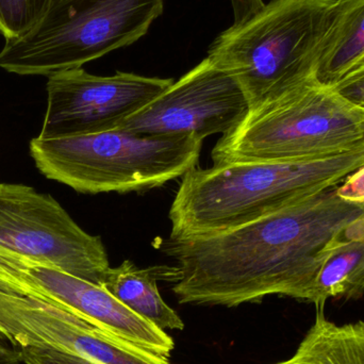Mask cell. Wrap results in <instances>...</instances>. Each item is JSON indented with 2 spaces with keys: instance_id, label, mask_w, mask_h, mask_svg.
<instances>
[{
  "instance_id": "6da1fadb",
  "label": "cell",
  "mask_w": 364,
  "mask_h": 364,
  "mask_svg": "<svg viewBox=\"0 0 364 364\" xmlns=\"http://www.w3.org/2000/svg\"><path fill=\"white\" fill-rule=\"evenodd\" d=\"M364 203L335 188L222 232L166 240L174 258L173 292L181 304L237 307L271 295L305 301L333 244Z\"/></svg>"
},
{
  "instance_id": "7a4b0ae2",
  "label": "cell",
  "mask_w": 364,
  "mask_h": 364,
  "mask_svg": "<svg viewBox=\"0 0 364 364\" xmlns=\"http://www.w3.org/2000/svg\"><path fill=\"white\" fill-rule=\"evenodd\" d=\"M364 166V146L290 161L233 162L194 168L171 205V239H191L247 224L341 183Z\"/></svg>"
},
{
  "instance_id": "3957f363",
  "label": "cell",
  "mask_w": 364,
  "mask_h": 364,
  "mask_svg": "<svg viewBox=\"0 0 364 364\" xmlns=\"http://www.w3.org/2000/svg\"><path fill=\"white\" fill-rule=\"evenodd\" d=\"M336 0H272L222 32L207 59L233 77L250 109L318 80Z\"/></svg>"
},
{
  "instance_id": "277c9868",
  "label": "cell",
  "mask_w": 364,
  "mask_h": 364,
  "mask_svg": "<svg viewBox=\"0 0 364 364\" xmlns=\"http://www.w3.org/2000/svg\"><path fill=\"white\" fill-rule=\"evenodd\" d=\"M203 140L143 136L122 129L30 141V155L46 178L83 194L144 192L196 168Z\"/></svg>"
},
{
  "instance_id": "5b68a950",
  "label": "cell",
  "mask_w": 364,
  "mask_h": 364,
  "mask_svg": "<svg viewBox=\"0 0 364 364\" xmlns=\"http://www.w3.org/2000/svg\"><path fill=\"white\" fill-rule=\"evenodd\" d=\"M364 146V111L331 85L316 81L250 109L220 136L213 164L290 161L341 155Z\"/></svg>"
},
{
  "instance_id": "8992f818",
  "label": "cell",
  "mask_w": 364,
  "mask_h": 364,
  "mask_svg": "<svg viewBox=\"0 0 364 364\" xmlns=\"http://www.w3.org/2000/svg\"><path fill=\"white\" fill-rule=\"evenodd\" d=\"M164 10V0H53L30 31L6 41L0 68L49 77L82 68L140 40Z\"/></svg>"
},
{
  "instance_id": "52a82bcc",
  "label": "cell",
  "mask_w": 364,
  "mask_h": 364,
  "mask_svg": "<svg viewBox=\"0 0 364 364\" xmlns=\"http://www.w3.org/2000/svg\"><path fill=\"white\" fill-rule=\"evenodd\" d=\"M0 252L104 284L110 269L102 237L83 230L51 195L0 182Z\"/></svg>"
},
{
  "instance_id": "ba28073f",
  "label": "cell",
  "mask_w": 364,
  "mask_h": 364,
  "mask_svg": "<svg viewBox=\"0 0 364 364\" xmlns=\"http://www.w3.org/2000/svg\"><path fill=\"white\" fill-rule=\"evenodd\" d=\"M0 286L57 306L161 358H170L174 350V340L166 331L136 316L104 287L53 265L0 252Z\"/></svg>"
},
{
  "instance_id": "9c48e42d",
  "label": "cell",
  "mask_w": 364,
  "mask_h": 364,
  "mask_svg": "<svg viewBox=\"0 0 364 364\" xmlns=\"http://www.w3.org/2000/svg\"><path fill=\"white\" fill-rule=\"evenodd\" d=\"M47 78L46 114L38 136L42 140L115 129L174 82L125 72L96 76L82 68Z\"/></svg>"
},
{
  "instance_id": "30bf717a",
  "label": "cell",
  "mask_w": 364,
  "mask_h": 364,
  "mask_svg": "<svg viewBox=\"0 0 364 364\" xmlns=\"http://www.w3.org/2000/svg\"><path fill=\"white\" fill-rule=\"evenodd\" d=\"M248 110L237 81L205 58L115 129L143 136H194L203 141L235 129Z\"/></svg>"
},
{
  "instance_id": "8fae6325",
  "label": "cell",
  "mask_w": 364,
  "mask_h": 364,
  "mask_svg": "<svg viewBox=\"0 0 364 364\" xmlns=\"http://www.w3.org/2000/svg\"><path fill=\"white\" fill-rule=\"evenodd\" d=\"M172 267L141 269L125 260L110 267L104 287L111 295L136 316L149 321L162 331H183L184 323L160 295L158 278L171 280Z\"/></svg>"
},
{
  "instance_id": "7c38bea8",
  "label": "cell",
  "mask_w": 364,
  "mask_h": 364,
  "mask_svg": "<svg viewBox=\"0 0 364 364\" xmlns=\"http://www.w3.org/2000/svg\"><path fill=\"white\" fill-rule=\"evenodd\" d=\"M363 295L364 216L333 244L304 301L325 305L329 299H360Z\"/></svg>"
},
{
  "instance_id": "4fadbf2b",
  "label": "cell",
  "mask_w": 364,
  "mask_h": 364,
  "mask_svg": "<svg viewBox=\"0 0 364 364\" xmlns=\"http://www.w3.org/2000/svg\"><path fill=\"white\" fill-rule=\"evenodd\" d=\"M364 60V0H336L318 80L333 85Z\"/></svg>"
},
{
  "instance_id": "5bb4252c",
  "label": "cell",
  "mask_w": 364,
  "mask_h": 364,
  "mask_svg": "<svg viewBox=\"0 0 364 364\" xmlns=\"http://www.w3.org/2000/svg\"><path fill=\"white\" fill-rule=\"evenodd\" d=\"M314 325L290 359L275 364H364V321L337 325L316 305Z\"/></svg>"
},
{
  "instance_id": "9a60e30c",
  "label": "cell",
  "mask_w": 364,
  "mask_h": 364,
  "mask_svg": "<svg viewBox=\"0 0 364 364\" xmlns=\"http://www.w3.org/2000/svg\"><path fill=\"white\" fill-rule=\"evenodd\" d=\"M53 0H0V34L6 41L23 36L46 13Z\"/></svg>"
},
{
  "instance_id": "2e32d148",
  "label": "cell",
  "mask_w": 364,
  "mask_h": 364,
  "mask_svg": "<svg viewBox=\"0 0 364 364\" xmlns=\"http://www.w3.org/2000/svg\"><path fill=\"white\" fill-rule=\"evenodd\" d=\"M331 87L348 102L364 111V60Z\"/></svg>"
},
{
  "instance_id": "e0dca14e",
  "label": "cell",
  "mask_w": 364,
  "mask_h": 364,
  "mask_svg": "<svg viewBox=\"0 0 364 364\" xmlns=\"http://www.w3.org/2000/svg\"><path fill=\"white\" fill-rule=\"evenodd\" d=\"M21 360L26 364H96L82 357L53 348H21Z\"/></svg>"
},
{
  "instance_id": "ac0fdd59",
  "label": "cell",
  "mask_w": 364,
  "mask_h": 364,
  "mask_svg": "<svg viewBox=\"0 0 364 364\" xmlns=\"http://www.w3.org/2000/svg\"><path fill=\"white\" fill-rule=\"evenodd\" d=\"M342 182L336 186V193L340 198L348 203H364V166Z\"/></svg>"
},
{
  "instance_id": "d6986e66",
  "label": "cell",
  "mask_w": 364,
  "mask_h": 364,
  "mask_svg": "<svg viewBox=\"0 0 364 364\" xmlns=\"http://www.w3.org/2000/svg\"><path fill=\"white\" fill-rule=\"evenodd\" d=\"M233 10V25H240L254 16L264 6L262 0H230Z\"/></svg>"
},
{
  "instance_id": "ffe728a7",
  "label": "cell",
  "mask_w": 364,
  "mask_h": 364,
  "mask_svg": "<svg viewBox=\"0 0 364 364\" xmlns=\"http://www.w3.org/2000/svg\"><path fill=\"white\" fill-rule=\"evenodd\" d=\"M21 350L0 333V364H21Z\"/></svg>"
}]
</instances>
